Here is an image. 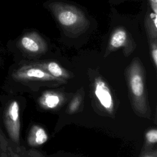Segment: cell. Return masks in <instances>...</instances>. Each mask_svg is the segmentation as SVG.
Here are the masks:
<instances>
[{
  "label": "cell",
  "instance_id": "3",
  "mask_svg": "<svg viewBox=\"0 0 157 157\" xmlns=\"http://www.w3.org/2000/svg\"><path fill=\"white\" fill-rule=\"evenodd\" d=\"M12 77L20 81L25 80H57L36 63L21 66L12 74Z\"/></svg>",
  "mask_w": 157,
  "mask_h": 157
},
{
  "label": "cell",
  "instance_id": "5",
  "mask_svg": "<svg viewBox=\"0 0 157 157\" xmlns=\"http://www.w3.org/2000/svg\"><path fill=\"white\" fill-rule=\"evenodd\" d=\"M129 86L132 94L137 100H142L144 96V84L142 71L139 63L134 61L129 67Z\"/></svg>",
  "mask_w": 157,
  "mask_h": 157
},
{
  "label": "cell",
  "instance_id": "17",
  "mask_svg": "<svg viewBox=\"0 0 157 157\" xmlns=\"http://www.w3.org/2000/svg\"><path fill=\"white\" fill-rule=\"evenodd\" d=\"M145 157H151V156H145Z\"/></svg>",
  "mask_w": 157,
  "mask_h": 157
},
{
  "label": "cell",
  "instance_id": "16",
  "mask_svg": "<svg viewBox=\"0 0 157 157\" xmlns=\"http://www.w3.org/2000/svg\"><path fill=\"white\" fill-rule=\"evenodd\" d=\"M152 11L157 14V0H149Z\"/></svg>",
  "mask_w": 157,
  "mask_h": 157
},
{
  "label": "cell",
  "instance_id": "13",
  "mask_svg": "<svg viewBox=\"0 0 157 157\" xmlns=\"http://www.w3.org/2000/svg\"><path fill=\"white\" fill-rule=\"evenodd\" d=\"M150 46V53L155 66H157V40H148Z\"/></svg>",
  "mask_w": 157,
  "mask_h": 157
},
{
  "label": "cell",
  "instance_id": "12",
  "mask_svg": "<svg viewBox=\"0 0 157 157\" xmlns=\"http://www.w3.org/2000/svg\"><path fill=\"white\" fill-rule=\"evenodd\" d=\"M59 96L53 93H46L41 98L40 104L48 109H54L60 102Z\"/></svg>",
  "mask_w": 157,
  "mask_h": 157
},
{
  "label": "cell",
  "instance_id": "9",
  "mask_svg": "<svg viewBox=\"0 0 157 157\" xmlns=\"http://www.w3.org/2000/svg\"><path fill=\"white\" fill-rule=\"evenodd\" d=\"M48 139L45 130L37 126H34L31 129L28 136V143L30 145L36 146L44 144Z\"/></svg>",
  "mask_w": 157,
  "mask_h": 157
},
{
  "label": "cell",
  "instance_id": "4",
  "mask_svg": "<svg viewBox=\"0 0 157 157\" xmlns=\"http://www.w3.org/2000/svg\"><path fill=\"white\" fill-rule=\"evenodd\" d=\"M18 45L23 51L31 54H40L47 49L45 40L36 32L24 34L20 39Z\"/></svg>",
  "mask_w": 157,
  "mask_h": 157
},
{
  "label": "cell",
  "instance_id": "15",
  "mask_svg": "<svg viewBox=\"0 0 157 157\" xmlns=\"http://www.w3.org/2000/svg\"><path fill=\"white\" fill-rule=\"evenodd\" d=\"M79 102H80V100L78 99V98H75L74 100H73V101L71 102L70 105V110L71 111H74L75 110H76L79 104Z\"/></svg>",
  "mask_w": 157,
  "mask_h": 157
},
{
  "label": "cell",
  "instance_id": "11",
  "mask_svg": "<svg viewBox=\"0 0 157 157\" xmlns=\"http://www.w3.org/2000/svg\"><path fill=\"white\" fill-rule=\"evenodd\" d=\"M40 67L45 70L47 72L56 78L67 77L68 74L66 71L61 67L59 64L54 61L45 63H36Z\"/></svg>",
  "mask_w": 157,
  "mask_h": 157
},
{
  "label": "cell",
  "instance_id": "6",
  "mask_svg": "<svg viewBox=\"0 0 157 157\" xmlns=\"http://www.w3.org/2000/svg\"><path fill=\"white\" fill-rule=\"evenodd\" d=\"M134 44V40L128 31L123 27H118L110 36L107 50L113 51L124 47L128 50L130 48H132Z\"/></svg>",
  "mask_w": 157,
  "mask_h": 157
},
{
  "label": "cell",
  "instance_id": "1",
  "mask_svg": "<svg viewBox=\"0 0 157 157\" xmlns=\"http://www.w3.org/2000/svg\"><path fill=\"white\" fill-rule=\"evenodd\" d=\"M63 29L69 34H80L89 27V21L85 13L75 6L61 2H53L48 5Z\"/></svg>",
  "mask_w": 157,
  "mask_h": 157
},
{
  "label": "cell",
  "instance_id": "2",
  "mask_svg": "<svg viewBox=\"0 0 157 157\" xmlns=\"http://www.w3.org/2000/svg\"><path fill=\"white\" fill-rule=\"evenodd\" d=\"M4 123L10 140L15 144L19 142L20 131V109L17 101H11L4 112Z\"/></svg>",
  "mask_w": 157,
  "mask_h": 157
},
{
  "label": "cell",
  "instance_id": "10",
  "mask_svg": "<svg viewBox=\"0 0 157 157\" xmlns=\"http://www.w3.org/2000/svg\"><path fill=\"white\" fill-rule=\"evenodd\" d=\"M157 18L156 13L149 12L145 18V28L148 40H157Z\"/></svg>",
  "mask_w": 157,
  "mask_h": 157
},
{
  "label": "cell",
  "instance_id": "7",
  "mask_svg": "<svg viewBox=\"0 0 157 157\" xmlns=\"http://www.w3.org/2000/svg\"><path fill=\"white\" fill-rule=\"evenodd\" d=\"M94 94L102 107L111 112L113 108L112 96L106 83L100 78L95 79Z\"/></svg>",
  "mask_w": 157,
  "mask_h": 157
},
{
  "label": "cell",
  "instance_id": "8",
  "mask_svg": "<svg viewBox=\"0 0 157 157\" xmlns=\"http://www.w3.org/2000/svg\"><path fill=\"white\" fill-rule=\"evenodd\" d=\"M8 139L0 127V157H21L20 150Z\"/></svg>",
  "mask_w": 157,
  "mask_h": 157
},
{
  "label": "cell",
  "instance_id": "14",
  "mask_svg": "<svg viewBox=\"0 0 157 157\" xmlns=\"http://www.w3.org/2000/svg\"><path fill=\"white\" fill-rule=\"evenodd\" d=\"M147 140L151 144H155L157 142V131L156 129H151L148 131L145 135Z\"/></svg>",
  "mask_w": 157,
  "mask_h": 157
}]
</instances>
